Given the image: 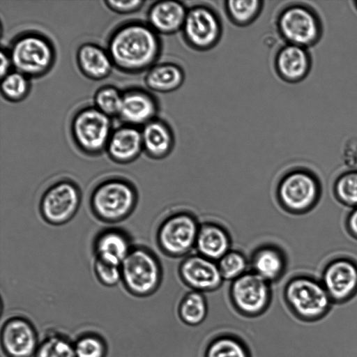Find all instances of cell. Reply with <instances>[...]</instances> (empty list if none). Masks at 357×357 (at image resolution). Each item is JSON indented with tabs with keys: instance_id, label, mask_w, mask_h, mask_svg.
Returning a JSON list of instances; mask_svg holds the SVG:
<instances>
[{
	"instance_id": "obj_15",
	"label": "cell",
	"mask_w": 357,
	"mask_h": 357,
	"mask_svg": "<svg viewBox=\"0 0 357 357\" xmlns=\"http://www.w3.org/2000/svg\"><path fill=\"white\" fill-rule=\"evenodd\" d=\"M1 341L8 357H31L39 345L32 324L20 317L12 318L5 322L1 329Z\"/></svg>"
},
{
	"instance_id": "obj_17",
	"label": "cell",
	"mask_w": 357,
	"mask_h": 357,
	"mask_svg": "<svg viewBox=\"0 0 357 357\" xmlns=\"http://www.w3.org/2000/svg\"><path fill=\"white\" fill-rule=\"evenodd\" d=\"M157 112V102L149 93L141 89H132L123 93L118 116L126 125L137 127L155 119Z\"/></svg>"
},
{
	"instance_id": "obj_32",
	"label": "cell",
	"mask_w": 357,
	"mask_h": 357,
	"mask_svg": "<svg viewBox=\"0 0 357 357\" xmlns=\"http://www.w3.org/2000/svg\"><path fill=\"white\" fill-rule=\"evenodd\" d=\"M1 91L8 100L19 101L26 97L29 91V77L18 72H10L1 78Z\"/></svg>"
},
{
	"instance_id": "obj_20",
	"label": "cell",
	"mask_w": 357,
	"mask_h": 357,
	"mask_svg": "<svg viewBox=\"0 0 357 357\" xmlns=\"http://www.w3.org/2000/svg\"><path fill=\"white\" fill-rule=\"evenodd\" d=\"M105 150L114 162H132L143 151L142 131L129 125L118 128L112 131Z\"/></svg>"
},
{
	"instance_id": "obj_2",
	"label": "cell",
	"mask_w": 357,
	"mask_h": 357,
	"mask_svg": "<svg viewBox=\"0 0 357 357\" xmlns=\"http://www.w3.org/2000/svg\"><path fill=\"white\" fill-rule=\"evenodd\" d=\"M285 304L291 312L304 322L324 318L333 304L320 279L301 273L290 278L283 289Z\"/></svg>"
},
{
	"instance_id": "obj_35",
	"label": "cell",
	"mask_w": 357,
	"mask_h": 357,
	"mask_svg": "<svg viewBox=\"0 0 357 357\" xmlns=\"http://www.w3.org/2000/svg\"><path fill=\"white\" fill-rule=\"evenodd\" d=\"M93 271L99 282L107 287L116 285L122 280L121 266H116L95 259Z\"/></svg>"
},
{
	"instance_id": "obj_8",
	"label": "cell",
	"mask_w": 357,
	"mask_h": 357,
	"mask_svg": "<svg viewBox=\"0 0 357 357\" xmlns=\"http://www.w3.org/2000/svg\"><path fill=\"white\" fill-rule=\"evenodd\" d=\"M10 57L13 66L28 77L45 74L52 67L54 52L50 41L36 33H26L12 44Z\"/></svg>"
},
{
	"instance_id": "obj_6",
	"label": "cell",
	"mask_w": 357,
	"mask_h": 357,
	"mask_svg": "<svg viewBox=\"0 0 357 357\" xmlns=\"http://www.w3.org/2000/svg\"><path fill=\"white\" fill-rule=\"evenodd\" d=\"M122 282L131 294H153L162 280V267L157 255L145 246H133L121 266Z\"/></svg>"
},
{
	"instance_id": "obj_16",
	"label": "cell",
	"mask_w": 357,
	"mask_h": 357,
	"mask_svg": "<svg viewBox=\"0 0 357 357\" xmlns=\"http://www.w3.org/2000/svg\"><path fill=\"white\" fill-rule=\"evenodd\" d=\"M249 262L250 271L271 284L280 280L287 268L284 251L273 243L257 247L252 251Z\"/></svg>"
},
{
	"instance_id": "obj_11",
	"label": "cell",
	"mask_w": 357,
	"mask_h": 357,
	"mask_svg": "<svg viewBox=\"0 0 357 357\" xmlns=\"http://www.w3.org/2000/svg\"><path fill=\"white\" fill-rule=\"evenodd\" d=\"M319 279L333 303H346L357 295V261L347 255L332 257Z\"/></svg>"
},
{
	"instance_id": "obj_1",
	"label": "cell",
	"mask_w": 357,
	"mask_h": 357,
	"mask_svg": "<svg viewBox=\"0 0 357 357\" xmlns=\"http://www.w3.org/2000/svg\"><path fill=\"white\" fill-rule=\"evenodd\" d=\"M160 51L157 33L139 22L124 24L111 36L107 52L114 65L126 72H140L154 66Z\"/></svg>"
},
{
	"instance_id": "obj_25",
	"label": "cell",
	"mask_w": 357,
	"mask_h": 357,
	"mask_svg": "<svg viewBox=\"0 0 357 357\" xmlns=\"http://www.w3.org/2000/svg\"><path fill=\"white\" fill-rule=\"evenodd\" d=\"M183 80V70L178 66L171 63L153 66L145 77L146 84L151 90L162 93L177 89Z\"/></svg>"
},
{
	"instance_id": "obj_21",
	"label": "cell",
	"mask_w": 357,
	"mask_h": 357,
	"mask_svg": "<svg viewBox=\"0 0 357 357\" xmlns=\"http://www.w3.org/2000/svg\"><path fill=\"white\" fill-rule=\"evenodd\" d=\"M133 246L127 234L116 228L101 231L94 241L95 259L121 266Z\"/></svg>"
},
{
	"instance_id": "obj_39",
	"label": "cell",
	"mask_w": 357,
	"mask_h": 357,
	"mask_svg": "<svg viewBox=\"0 0 357 357\" xmlns=\"http://www.w3.org/2000/svg\"><path fill=\"white\" fill-rule=\"evenodd\" d=\"M354 4H355V6H356V8L357 9V1H354Z\"/></svg>"
},
{
	"instance_id": "obj_12",
	"label": "cell",
	"mask_w": 357,
	"mask_h": 357,
	"mask_svg": "<svg viewBox=\"0 0 357 357\" xmlns=\"http://www.w3.org/2000/svg\"><path fill=\"white\" fill-rule=\"evenodd\" d=\"M80 203L78 186L71 181L61 180L45 191L40 202V211L47 223L61 225L75 216Z\"/></svg>"
},
{
	"instance_id": "obj_38",
	"label": "cell",
	"mask_w": 357,
	"mask_h": 357,
	"mask_svg": "<svg viewBox=\"0 0 357 357\" xmlns=\"http://www.w3.org/2000/svg\"><path fill=\"white\" fill-rule=\"evenodd\" d=\"M1 78L3 77L5 75L8 74L10 71V68L13 66L12 61L10 57L9 52H6L3 50H1Z\"/></svg>"
},
{
	"instance_id": "obj_37",
	"label": "cell",
	"mask_w": 357,
	"mask_h": 357,
	"mask_svg": "<svg viewBox=\"0 0 357 357\" xmlns=\"http://www.w3.org/2000/svg\"><path fill=\"white\" fill-rule=\"evenodd\" d=\"M344 227L348 235L357 241V207L350 209L347 213L344 220Z\"/></svg>"
},
{
	"instance_id": "obj_31",
	"label": "cell",
	"mask_w": 357,
	"mask_h": 357,
	"mask_svg": "<svg viewBox=\"0 0 357 357\" xmlns=\"http://www.w3.org/2000/svg\"><path fill=\"white\" fill-rule=\"evenodd\" d=\"M35 357H75L74 344L66 337L50 335L38 345Z\"/></svg>"
},
{
	"instance_id": "obj_28",
	"label": "cell",
	"mask_w": 357,
	"mask_h": 357,
	"mask_svg": "<svg viewBox=\"0 0 357 357\" xmlns=\"http://www.w3.org/2000/svg\"><path fill=\"white\" fill-rule=\"evenodd\" d=\"M204 357H250V354L239 338L223 335L215 337L208 343Z\"/></svg>"
},
{
	"instance_id": "obj_33",
	"label": "cell",
	"mask_w": 357,
	"mask_h": 357,
	"mask_svg": "<svg viewBox=\"0 0 357 357\" xmlns=\"http://www.w3.org/2000/svg\"><path fill=\"white\" fill-rule=\"evenodd\" d=\"M123 98L116 88L105 86L100 88L94 98L95 107L109 116L119 115Z\"/></svg>"
},
{
	"instance_id": "obj_24",
	"label": "cell",
	"mask_w": 357,
	"mask_h": 357,
	"mask_svg": "<svg viewBox=\"0 0 357 357\" xmlns=\"http://www.w3.org/2000/svg\"><path fill=\"white\" fill-rule=\"evenodd\" d=\"M77 61L82 72L93 79L107 77L114 65L109 52L93 43H85L79 47Z\"/></svg>"
},
{
	"instance_id": "obj_13",
	"label": "cell",
	"mask_w": 357,
	"mask_h": 357,
	"mask_svg": "<svg viewBox=\"0 0 357 357\" xmlns=\"http://www.w3.org/2000/svg\"><path fill=\"white\" fill-rule=\"evenodd\" d=\"M182 30L188 45L198 50L212 48L218 43L222 32L219 17L205 6L188 10Z\"/></svg>"
},
{
	"instance_id": "obj_10",
	"label": "cell",
	"mask_w": 357,
	"mask_h": 357,
	"mask_svg": "<svg viewBox=\"0 0 357 357\" xmlns=\"http://www.w3.org/2000/svg\"><path fill=\"white\" fill-rule=\"evenodd\" d=\"M229 295L238 313L248 317H258L270 305L271 284L249 271L231 282Z\"/></svg>"
},
{
	"instance_id": "obj_36",
	"label": "cell",
	"mask_w": 357,
	"mask_h": 357,
	"mask_svg": "<svg viewBox=\"0 0 357 357\" xmlns=\"http://www.w3.org/2000/svg\"><path fill=\"white\" fill-rule=\"evenodd\" d=\"M107 8L114 12L120 14H128L138 10L144 4V1L141 0L132 1H114L108 0L105 1Z\"/></svg>"
},
{
	"instance_id": "obj_34",
	"label": "cell",
	"mask_w": 357,
	"mask_h": 357,
	"mask_svg": "<svg viewBox=\"0 0 357 357\" xmlns=\"http://www.w3.org/2000/svg\"><path fill=\"white\" fill-rule=\"evenodd\" d=\"M74 344L75 357H105L106 345L103 340L94 334L79 337Z\"/></svg>"
},
{
	"instance_id": "obj_4",
	"label": "cell",
	"mask_w": 357,
	"mask_h": 357,
	"mask_svg": "<svg viewBox=\"0 0 357 357\" xmlns=\"http://www.w3.org/2000/svg\"><path fill=\"white\" fill-rule=\"evenodd\" d=\"M137 193L126 179L111 178L102 181L93 190L90 197L92 212L99 220L114 223L127 218L134 211Z\"/></svg>"
},
{
	"instance_id": "obj_30",
	"label": "cell",
	"mask_w": 357,
	"mask_h": 357,
	"mask_svg": "<svg viewBox=\"0 0 357 357\" xmlns=\"http://www.w3.org/2000/svg\"><path fill=\"white\" fill-rule=\"evenodd\" d=\"M261 8L262 2L259 0H230L225 5L228 17L238 26H245L252 22Z\"/></svg>"
},
{
	"instance_id": "obj_29",
	"label": "cell",
	"mask_w": 357,
	"mask_h": 357,
	"mask_svg": "<svg viewBox=\"0 0 357 357\" xmlns=\"http://www.w3.org/2000/svg\"><path fill=\"white\" fill-rule=\"evenodd\" d=\"M217 264L224 281L232 282L250 271L249 258L243 252L232 248Z\"/></svg>"
},
{
	"instance_id": "obj_5",
	"label": "cell",
	"mask_w": 357,
	"mask_h": 357,
	"mask_svg": "<svg viewBox=\"0 0 357 357\" xmlns=\"http://www.w3.org/2000/svg\"><path fill=\"white\" fill-rule=\"evenodd\" d=\"M200 224L197 216L189 211L170 213L161 221L156 230L158 248L172 258L189 255L195 248Z\"/></svg>"
},
{
	"instance_id": "obj_7",
	"label": "cell",
	"mask_w": 357,
	"mask_h": 357,
	"mask_svg": "<svg viewBox=\"0 0 357 357\" xmlns=\"http://www.w3.org/2000/svg\"><path fill=\"white\" fill-rule=\"evenodd\" d=\"M278 28L287 44L307 48L317 44L322 35V24L316 11L307 5L287 6L279 15Z\"/></svg>"
},
{
	"instance_id": "obj_23",
	"label": "cell",
	"mask_w": 357,
	"mask_h": 357,
	"mask_svg": "<svg viewBox=\"0 0 357 357\" xmlns=\"http://www.w3.org/2000/svg\"><path fill=\"white\" fill-rule=\"evenodd\" d=\"M142 131L143 151L153 159L167 157L174 144L171 128L164 121L155 119L144 126Z\"/></svg>"
},
{
	"instance_id": "obj_19",
	"label": "cell",
	"mask_w": 357,
	"mask_h": 357,
	"mask_svg": "<svg viewBox=\"0 0 357 357\" xmlns=\"http://www.w3.org/2000/svg\"><path fill=\"white\" fill-rule=\"evenodd\" d=\"M275 63L277 73L282 79L295 83L307 77L312 62L306 48L287 44L278 52Z\"/></svg>"
},
{
	"instance_id": "obj_22",
	"label": "cell",
	"mask_w": 357,
	"mask_h": 357,
	"mask_svg": "<svg viewBox=\"0 0 357 357\" xmlns=\"http://www.w3.org/2000/svg\"><path fill=\"white\" fill-rule=\"evenodd\" d=\"M188 10L177 1H160L148 13L149 25L156 32L171 34L182 29Z\"/></svg>"
},
{
	"instance_id": "obj_27",
	"label": "cell",
	"mask_w": 357,
	"mask_h": 357,
	"mask_svg": "<svg viewBox=\"0 0 357 357\" xmlns=\"http://www.w3.org/2000/svg\"><path fill=\"white\" fill-rule=\"evenodd\" d=\"M332 192L335 199L350 209L357 207V168L340 173L334 179Z\"/></svg>"
},
{
	"instance_id": "obj_9",
	"label": "cell",
	"mask_w": 357,
	"mask_h": 357,
	"mask_svg": "<svg viewBox=\"0 0 357 357\" xmlns=\"http://www.w3.org/2000/svg\"><path fill=\"white\" fill-rule=\"evenodd\" d=\"M72 135L77 146L90 155L106 149L112 132L110 116L94 107H84L73 117Z\"/></svg>"
},
{
	"instance_id": "obj_14",
	"label": "cell",
	"mask_w": 357,
	"mask_h": 357,
	"mask_svg": "<svg viewBox=\"0 0 357 357\" xmlns=\"http://www.w3.org/2000/svg\"><path fill=\"white\" fill-rule=\"evenodd\" d=\"M178 275L190 290L204 294L218 290L224 282L217 261L197 252L183 258L178 267Z\"/></svg>"
},
{
	"instance_id": "obj_3",
	"label": "cell",
	"mask_w": 357,
	"mask_h": 357,
	"mask_svg": "<svg viewBox=\"0 0 357 357\" xmlns=\"http://www.w3.org/2000/svg\"><path fill=\"white\" fill-rule=\"evenodd\" d=\"M322 195L318 175L306 167H294L279 179L275 197L280 206L287 213L301 215L312 211Z\"/></svg>"
},
{
	"instance_id": "obj_26",
	"label": "cell",
	"mask_w": 357,
	"mask_h": 357,
	"mask_svg": "<svg viewBox=\"0 0 357 357\" xmlns=\"http://www.w3.org/2000/svg\"><path fill=\"white\" fill-rule=\"evenodd\" d=\"M208 314V303L204 293L190 290L181 298L178 307L181 320L188 326L201 324Z\"/></svg>"
},
{
	"instance_id": "obj_18",
	"label": "cell",
	"mask_w": 357,
	"mask_h": 357,
	"mask_svg": "<svg viewBox=\"0 0 357 357\" xmlns=\"http://www.w3.org/2000/svg\"><path fill=\"white\" fill-rule=\"evenodd\" d=\"M231 235L223 225L213 221L201 222L195 248L197 253L218 261L231 249Z\"/></svg>"
}]
</instances>
